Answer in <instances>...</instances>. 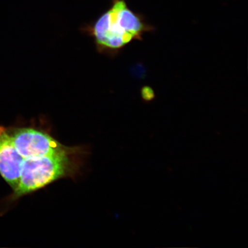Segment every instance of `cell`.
Wrapping results in <instances>:
<instances>
[{
    "label": "cell",
    "instance_id": "obj_1",
    "mask_svg": "<svg viewBox=\"0 0 248 248\" xmlns=\"http://www.w3.org/2000/svg\"><path fill=\"white\" fill-rule=\"evenodd\" d=\"M96 45L102 50L119 51L136 40L134 17L126 6L112 1V5L90 28Z\"/></svg>",
    "mask_w": 248,
    "mask_h": 248
},
{
    "label": "cell",
    "instance_id": "obj_2",
    "mask_svg": "<svg viewBox=\"0 0 248 248\" xmlns=\"http://www.w3.org/2000/svg\"><path fill=\"white\" fill-rule=\"evenodd\" d=\"M70 156H43L25 159L19 184L12 198L17 199L45 187L57 180L69 175L73 170Z\"/></svg>",
    "mask_w": 248,
    "mask_h": 248
},
{
    "label": "cell",
    "instance_id": "obj_3",
    "mask_svg": "<svg viewBox=\"0 0 248 248\" xmlns=\"http://www.w3.org/2000/svg\"><path fill=\"white\" fill-rule=\"evenodd\" d=\"M15 147L24 159L70 156L76 149L64 146L48 133L31 128H8Z\"/></svg>",
    "mask_w": 248,
    "mask_h": 248
},
{
    "label": "cell",
    "instance_id": "obj_4",
    "mask_svg": "<svg viewBox=\"0 0 248 248\" xmlns=\"http://www.w3.org/2000/svg\"><path fill=\"white\" fill-rule=\"evenodd\" d=\"M24 160L15 147L8 128L0 126V174L14 190L19 184Z\"/></svg>",
    "mask_w": 248,
    "mask_h": 248
},
{
    "label": "cell",
    "instance_id": "obj_5",
    "mask_svg": "<svg viewBox=\"0 0 248 248\" xmlns=\"http://www.w3.org/2000/svg\"><path fill=\"white\" fill-rule=\"evenodd\" d=\"M141 96L145 101H151L155 98L154 92L150 87L145 86L141 89Z\"/></svg>",
    "mask_w": 248,
    "mask_h": 248
}]
</instances>
